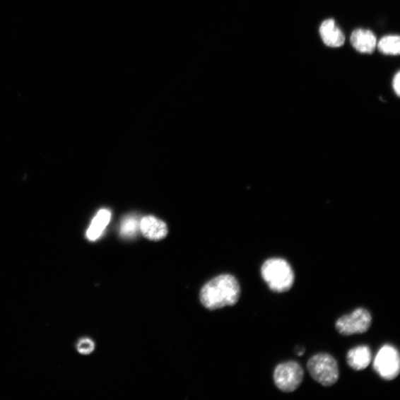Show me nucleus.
<instances>
[{"label":"nucleus","instance_id":"f257e3e1","mask_svg":"<svg viewBox=\"0 0 400 400\" xmlns=\"http://www.w3.org/2000/svg\"><path fill=\"white\" fill-rule=\"evenodd\" d=\"M240 286L234 276L223 274L208 282L200 292V300L208 310L235 305L240 297Z\"/></svg>","mask_w":400,"mask_h":400},{"label":"nucleus","instance_id":"f03ea898","mask_svg":"<svg viewBox=\"0 0 400 400\" xmlns=\"http://www.w3.org/2000/svg\"><path fill=\"white\" fill-rule=\"evenodd\" d=\"M261 274L269 288L276 293H285L295 283V273L288 261L281 258L266 260L261 266Z\"/></svg>","mask_w":400,"mask_h":400},{"label":"nucleus","instance_id":"7ed1b4c3","mask_svg":"<svg viewBox=\"0 0 400 400\" xmlns=\"http://www.w3.org/2000/svg\"><path fill=\"white\" fill-rule=\"evenodd\" d=\"M312 377L323 387L333 386L339 379V367L329 353H322L313 356L307 365Z\"/></svg>","mask_w":400,"mask_h":400},{"label":"nucleus","instance_id":"20e7f679","mask_svg":"<svg viewBox=\"0 0 400 400\" xmlns=\"http://www.w3.org/2000/svg\"><path fill=\"white\" fill-rule=\"evenodd\" d=\"M304 372L297 362L288 361L276 366L273 373L276 387L283 392L296 391L302 382Z\"/></svg>","mask_w":400,"mask_h":400},{"label":"nucleus","instance_id":"39448f33","mask_svg":"<svg viewBox=\"0 0 400 400\" xmlns=\"http://www.w3.org/2000/svg\"><path fill=\"white\" fill-rule=\"evenodd\" d=\"M374 368L384 380L396 378L400 372V357L397 349L391 345L383 346L375 359Z\"/></svg>","mask_w":400,"mask_h":400},{"label":"nucleus","instance_id":"423d86ee","mask_svg":"<svg viewBox=\"0 0 400 400\" xmlns=\"http://www.w3.org/2000/svg\"><path fill=\"white\" fill-rule=\"evenodd\" d=\"M372 322V317L370 312L360 307L351 314L338 319L336 322V329L344 336L360 334L370 329Z\"/></svg>","mask_w":400,"mask_h":400},{"label":"nucleus","instance_id":"0eeeda50","mask_svg":"<svg viewBox=\"0 0 400 400\" xmlns=\"http://www.w3.org/2000/svg\"><path fill=\"white\" fill-rule=\"evenodd\" d=\"M319 34L323 42L329 47L339 48L345 42V36L334 20L323 22L319 28Z\"/></svg>","mask_w":400,"mask_h":400},{"label":"nucleus","instance_id":"6e6552de","mask_svg":"<svg viewBox=\"0 0 400 400\" xmlns=\"http://www.w3.org/2000/svg\"><path fill=\"white\" fill-rule=\"evenodd\" d=\"M353 47L363 54H372L377 47V38L371 30L357 29L351 36Z\"/></svg>","mask_w":400,"mask_h":400},{"label":"nucleus","instance_id":"1a4fd4ad","mask_svg":"<svg viewBox=\"0 0 400 400\" xmlns=\"http://www.w3.org/2000/svg\"><path fill=\"white\" fill-rule=\"evenodd\" d=\"M140 230L145 237L153 241L163 240L167 234L166 224L153 216L145 217L141 220Z\"/></svg>","mask_w":400,"mask_h":400},{"label":"nucleus","instance_id":"9d476101","mask_svg":"<svg viewBox=\"0 0 400 400\" xmlns=\"http://www.w3.org/2000/svg\"><path fill=\"white\" fill-rule=\"evenodd\" d=\"M372 359L371 349L366 346H360L348 352L347 363L355 371H363Z\"/></svg>","mask_w":400,"mask_h":400},{"label":"nucleus","instance_id":"9b49d317","mask_svg":"<svg viewBox=\"0 0 400 400\" xmlns=\"http://www.w3.org/2000/svg\"><path fill=\"white\" fill-rule=\"evenodd\" d=\"M112 214L109 210H100L87 230V237L90 241H95L102 234L103 230L111 220Z\"/></svg>","mask_w":400,"mask_h":400},{"label":"nucleus","instance_id":"f8f14e48","mask_svg":"<svg viewBox=\"0 0 400 400\" xmlns=\"http://www.w3.org/2000/svg\"><path fill=\"white\" fill-rule=\"evenodd\" d=\"M379 51L386 55H399L400 53V38L399 36H387L377 44Z\"/></svg>","mask_w":400,"mask_h":400},{"label":"nucleus","instance_id":"ddd939ff","mask_svg":"<svg viewBox=\"0 0 400 400\" xmlns=\"http://www.w3.org/2000/svg\"><path fill=\"white\" fill-rule=\"evenodd\" d=\"M140 230V221L134 215L122 220L120 226V234L123 237L131 239L136 236Z\"/></svg>","mask_w":400,"mask_h":400},{"label":"nucleus","instance_id":"4468645a","mask_svg":"<svg viewBox=\"0 0 400 400\" xmlns=\"http://www.w3.org/2000/svg\"><path fill=\"white\" fill-rule=\"evenodd\" d=\"M78 349L83 355H88L95 349V344L90 340L84 339L79 342Z\"/></svg>","mask_w":400,"mask_h":400},{"label":"nucleus","instance_id":"2eb2a0df","mask_svg":"<svg viewBox=\"0 0 400 400\" xmlns=\"http://www.w3.org/2000/svg\"><path fill=\"white\" fill-rule=\"evenodd\" d=\"M393 88L399 97L400 95V73L397 72L393 81Z\"/></svg>","mask_w":400,"mask_h":400},{"label":"nucleus","instance_id":"dca6fc26","mask_svg":"<svg viewBox=\"0 0 400 400\" xmlns=\"http://www.w3.org/2000/svg\"><path fill=\"white\" fill-rule=\"evenodd\" d=\"M295 352L298 356H302L304 355L305 349L302 347H298L296 348Z\"/></svg>","mask_w":400,"mask_h":400}]
</instances>
